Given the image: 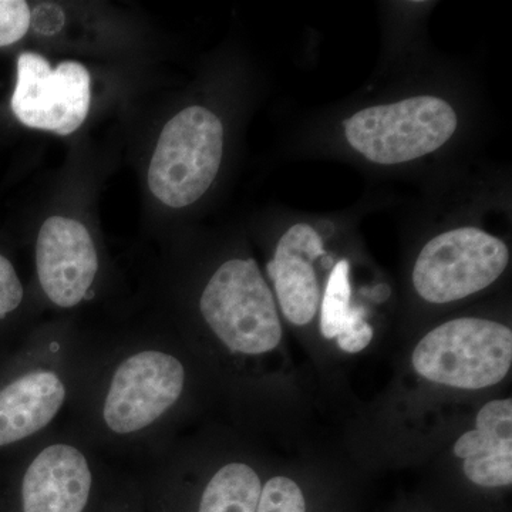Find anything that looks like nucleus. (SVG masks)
<instances>
[{"instance_id": "f257e3e1", "label": "nucleus", "mask_w": 512, "mask_h": 512, "mask_svg": "<svg viewBox=\"0 0 512 512\" xmlns=\"http://www.w3.org/2000/svg\"><path fill=\"white\" fill-rule=\"evenodd\" d=\"M191 384L187 348L165 335L87 339L82 375L60 426L110 463L131 466L175 439Z\"/></svg>"}, {"instance_id": "f03ea898", "label": "nucleus", "mask_w": 512, "mask_h": 512, "mask_svg": "<svg viewBox=\"0 0 512 512\" xmlns=\"http://www.w3.org/2000/svg\"><path fill=\"white\" fill-rule=\"evenodd\" d=\"M86 350L87 338L70 326H49L0 362V460L63 423Z\"/></svg>"}, {"instance_id": "7ed1b4c3", "label": "nucleus", "mask_w": 512, "mask_h": 512, "mask_svg": "<svg viewBox=\"0 0 512 512\" xmlns=\"http://www.w3.org/2000/svg\"><path fill=\"white\" fill-rule=\"evenodd\" d=\"M0 461L8 466L0 512H99L117 471L63 426Z\"/></svg>"}, {"instance_id": "20e7f679", "label": "nucleus", "mask_w": 512, "mask_h": 512, "mask_svg": "<svg viewBox=\"0 0 512 512\" xmlns=\"http://www.w3.org/2000/svg\"><path fill=\"white\" fill-rule=\"evenodd\" d=\"M144 512H255L262 480L247 461H222L195 483L181 443L167 446L131 464Z\"/></svg>"}, {"instance_id": "39448f33", "label": "nucleus", "mask_w": 512, "mask_h": 512, "mask_svg": "<svg viewBox=\"0 0 512 512\" xmlns=\"http://www.w3.org/2000/svg\"><path fill=\"white\" fill-rule=\"evenodd\" d=\"M198 308L212 336L231 355L262 356L281 343L274 295L252 258L224 262L208 279Z\"/></svg>"}, {"instance_id": "423d86ee", "label": "nucleus", "mask_w": 512, "mask_h": 512, "mask_svg": "<svg viewBox=\"0 0 512 512\" xmlns=\"http://www.w3.org/2000/svg\"><path fill=\"white\" fill-rule=\"evenodd\" d=\"M413 367L430 382L464 390L500 383L512 365V330L478 318L450 320L414 349Z\"/></svg>"}, {"instance_id": "0eeeda50", "label": "nucleus", "mask_w": 512, "mask_h": 512, "mask_svg": "<svg viewBox=\"0 0 512 512\" xmlns=\"http://www.w3.org/2000/svg\"><path fill=\"white\" fill-rule=\"evenodd\" d=\"M222 151L221 120L204 107H188L161 131L148 168V187L168 207H188L214 183Z\"/></svg>"}, {"instance_id": "6e6552de", "label": "nucleus", "mask_w": 512, "mask_h": 512, "mask_svg": "<svg viewBox=\"0 0 512 512\" xmlns=\"http://www.w3.org/2000/svg\"><path fill=\"white\" fill-rule=\"evenodd\" d=\"M343 126L357 153L372 163L394 165L443 147L456 131L457 114L439 97L419 96L357 111Z\"/></svg>"}, {"instance_id": "1a4fd4ad", "label": "nucleus", "mask_w": 512, "mask_h": 512, "mask_svg": "<svg viewBox=\"0 0 512 512\" xmlns=\"http://www.w3.org/2000/svg\"><path fill=\"white\" fill-rule=\"evenodd\" d=\"M510 252L501 239L483 229L444 232L421 249L413 285L424 301H460L493 285L507 268Z\"/></svg>"}, {"instance_id": "9d476101", "label": "nucleus", "mask_w": 512, "mask_h": 512, "mask_svg": "<svg viewBox=\"0 0 512 512\" xmlns=\"http://www.w3.org/2000/svg\"><path fill=\"white\" fill-rule=\"evenodd\" d=\"M90 100V74L83 64L63 62L53 70L36 53L19 56L12 110L20 123L67 136L86 120Z\"/></svg>"}, {"instance_id": "9b49d317", "label": "nucleus", "mask_w": 512, "mask_h": 512, "mask_svg": "<svg viewBox=\"0 0 512 512\" xmlns=\"http://www.w3.org/2000/svg\"><path fill=\"white\" fill-rule=\"evenodd\" d=\"M35 262L40 289L56 308L67 311L93 301L100 259L83 224L49 218L37 235Z\"/></svg>"}, {"instance_id": "f8f14e48", "label": "nucleus", "mask_w": 512, "mask_h": 512, "mask_svg": "<svg viewBox=\"0 0 512 512\" xmlns=\"http://www.w3.org/2000/svg\"><path fill=\"white\" fill-rule=\"evenodd\" d=\"M325 255L318 232L301 222L282 235L274 258L266 265L282 313L293 325H308L318 312L320 288L312 264Z\"/></svg>"}, {"instance_id": "ddd939ff", "label": "nucleus", "mask_w": 512, "mask_h": 512, "mask_svg": "<svg viewBox=\"0 0 512 512\" xmlns=\"http://www.w3.org/2000/svg\"><path fill=\"white\" fill-rule=\"evenodd\" d=\"M463 460L464 474L481 487H508L512 483V400H493L477 414L476 429L454 444Z\"/></svg>"}, {"instance_id": "4468645a", "label": "nucleus", "mask_w": 512, "mask_h": 512, "mask_svg": "<svg viewBox=\"0 0 512 512\" xmlns=\"http://www.w3.org/2000/svg\"><path fill=\"white\" fill-rule=\"evenodd\" d=\"M349 272L348 259H340L330 272L320 315V332L326 339H336L352 311Z\"/></svg>"}, {"instance_id": "2eb2a0df", "label": "nucleus", "mask_w": 512, "mask_h": 512, "mask_svg": "<svg viewBox=\"0 0 512 512\" xmlns=\"http://www.w3.org/2000/svg\"><path fill=\"white\" fill-rule=\"evenodd\" d=\"M255 512H306L305 497L291 478L272 477L262 485Z\"/></svg>"}, {"instance_id": "dca6fc26", "label": "nucleus", "mask_w": 512, "mask_h": 512, "mask_svg": "<svg viewBox=\"0 0 512 512\" xmlns=\"http://www.w3.org/2000/svg\"><path fill=\"white\" fill-rule=\"evenodd\" d=\"M99 512H144L140 488L131 471L117 467Z\"/></svg>"}, {"instance_id": "f3484780", "label": "nucleus", "mask_w": 512, "mask_h": 512, "mask_svg": "<svg viewBox=\"0 0 512 512\" xmlns=\"http://www.w3.org/2000/svg\"><path fill=\"white\" fill-rule=\"evenodd\" d=\"M29 5L22 0H0V47L19 42L28 33Z\"/></svg>"}, {"instance_id": "a211bd4d", "label": "nucleus", "mask_w": 512, "mask_h": 512, "mask_svg": "<svg viewBox=\"0 0 512 512\" xmlns=\"http://www.w3.org/2000/svg\"><path fill=\"white\" fill-rule=\"evenodd\" d=\"M25 302V286L15 266L0 255V325L12 318Z\"/></svg>"}, {"instance_id": "6ab92c4d", "label": "nucleus", "mask_w": 512, "mask_h": 512, "mask_svg": "<svg viewBox=\"0 0 512 512\" xmlns=\"http://www.w3.org/2000/svg\"><path fill=\"white\" fill-rule=\"evenodd\" d=\"M366 311L362 306H356L350 311L348 322L345 323L336 340L343 352L359 353L370 345L373 339V329L366 322Z\"/></svg>"}]
</instances>
